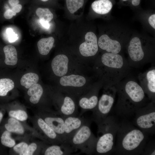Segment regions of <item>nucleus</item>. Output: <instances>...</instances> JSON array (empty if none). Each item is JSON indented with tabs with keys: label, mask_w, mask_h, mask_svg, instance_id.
I'll return each mask as SVG.
<instances>
[{
	"label": "nucleus",
	"mask_w": 155,
	"mask_h": 155,
	"mask_svg": "<svg viewBox=\"0 0 155 155\" xmlns=\"http://www.w3.org/2000/svg\"><path fill=\"white\" fill-rule=\"evenodd\" d=\"M115 111L119 115L128 116L144 106V91L136 82L130 80L119 91Z\"/></svg>",
	"instance_id": "obj_1"
},
{
	"label": "nucleus",
	"mask_w": 155,
	"mask_h": 155,
	"mask_svg": "<svg viewBox=\"0 0 155 155\" xmlns=\"http://www.w3.org/2000/svg\"><path fill=\"white\" fill-rule=\"evenodd\" d=\"M145 133L126 122L119 124L117 151L124 154L142 152L146 139Z\"/></svg>",
	"instance_id": "obj_2"
},
{
	"label": "nucleus",
	"mask_w": 155,
	"mask_h": 155,
	"mask_svg": "<svg viewBox=\"0 0 155 155\" xmlns=\"http://www.w3.org/2000/svg\"><path fill=\"white\" fill-rule=\"evenodd\" d=\"M88 68L84 67L59 78L57 91L71 95L77 100L95 84L92 83L91 77L88 75Z\"/></svg>",
	"instance_id": "obj_3"
},
{
	"label": "nucleus",
	"mask_w": 155,
	"mask_h": 155,
	"mask_svg": "<svg viewBox=\"0 0 155 155\" xmlns=\"http://www.w3.org/2000/svg\"><path fill=\"white\" fill-rule=\"evenodd\" d=\"M120 55L106 52L96 60L93 69L101 81H116L126 69V63Z\"/></svg>",
	"instance_id": "obj_4"
},
{
	"label": "nucleus",
	"mask_w": 155,
	"mask_h": 155,
	"mask_svg": "<svg viewBox=\"0 0 155 155\" xmlns=\"http://www.w3.org/2000/svg\"><path fill=\"white\" fill-rule=\"evenodd\" d=\"M97 125L98 132L102 135L97 139L93 154H108L114 149L119 124L113 117H107Z\"/></svg>",
	"instance_id": "obj_5"
},
{
	"label": "nucleus",
	"mask_w": 155,
	"mask_h": 155,
	"mask_svg": "<svg viewBox=\"0 0 155 155\" xmlns=\"http://www.w3.org/2000/svg\"><path fill=\"white\" fill-rule=\"evenodd\" d=\"M91 120L87 119L85 123L66 142L75 152L78 150L88 154H93L97 138L90 129Z\"/></svg>",
	"instance_id": "obj_6"
},
{
	"label": "nucleus",
	"mask_w": 155,
	"mask_h": 155,
	"mask_svg": "<svg viewBox=\"0 0 155 155\" xmlns=\"http://www.w3.org/2000/svg\"><path fill=\"white\" fill-rule=\"evenodd\" d=\"M85 66L78 59H72L66 55L63 54L55 56L51 63L53 73L58 78Z\"/></svg>",
	"instance_id": "obj_7"
},
{
	"label": "nucleus",
	"mask_w": 155,
	"mask_h": 155,
	"mask_svg": "<svg viewBox=\"0 0 155 155\" xmlns=\"http://www.w3.org/2000/svg\"><path fill=\"white\" fill-rule=\"evenodd\" d=\"M134 123L145 133H152L154 131L155 110L154 106L149 105L137 110L135 112Z\"/></svg>",
	"instance_id": "obj_8"
},
{
	"label": "nucleus",
	"mask_w": 155,
	"mask_h": 155,
	"mask_svg": "<svg viewBox=\"0 0 155 155\" xmlns=\"http://www.w3.org/2000/svg\"><path fill=\"white\" fill-rule=\"evenodd\" d=\"M58 113L64 118L77 116L78 106L76 100L71 95L57 91L56 97Z\"/></svg>",
	"instance_id": "obj_9"
},
{
	"label": "nucleus",
	"mask_w": 155,
	"mask_h": 155,
	"mask_svg": "<svg viewBox=\"0 0 155 155\" xmlns=\"http://www.w3.org/2000/svg\"><path fill=\"white\" fill-rule=\"evenodd\" d=\"M114 101L111 93L105 92L98 100L97 105L92 111V119L99 124L106 119L112 108Z\"/></svg>",
	"instance_id": "obj_10"
},
{
	"label": "nucleus",
	"mask_w": 155,
	"mask_h": 155,
	"mask_svg": "<svg viewBox=\"0 0 155 155\" xmlns=\"http://www.w3.org/2000/svg\"><path fill=\"white\" fill-rule=\"evenodd\" d=\"M85 41L79 46V52L83 59L82 64L88 67L90 64L88 58L95 56L98 50V40L96 34L92 32H87Z\"/></svg>",
	"instance_id": "obj_11"
},
{
	"label": "nucleus",
	"mask_w": 155,
	"mask_h": 155,
	"mask_svg": "<svg viewBox=\"0 0 155 155\" xmlns=\"http://www.w3.org/2000/svg\"><path fill=\"white\" fill-rule=\"evenodd\" d=\"M99 89V86L95 84L77 99V104L81 109L80 116L88 111H92L95 108L98 101Z\"/></svg>",
	"instance_id": "obj_12"
},
{
	"label": "nucleus",
	"mask_w": 155,
	"mask_h": 155,
	"mask_svg": "<svg viewBox=\"0 0 155 155\" xmlns=\"http://www.w3.org/2000/svg\"><path fill=\"white\" fill-rule=\"evenodd\" d=\"M87 119L80 116L64 118L65 142L66 143L85 123Z\"/></svg>",
	"instance_id": "obj_13"
},
{
	"label": "nucleus",
	"mask_w": 155,
	"mask_h": 155,
	"mask_svg": "<svg viewBox=\"0 0 155 155\" xmlns=\"http://www.w3.org/2000/svg\"><path fill=\"white\" fill-rule=\"evenodd\" d=\"M129 57L134 62L140 63L144 61L146 58V53L141 39L135 36L130 41L128 48Z\"/></svg>",
	"instance_id": "obj_14"
},
{
	"label": "nucleus",
	"mask_w": 155,
	"mask_h": 155,
	"mask_svg": "<svg viewBox=\"0 0 155 155\" xmlns=\"http://www.w3.org/2000/svg\"><path fill=\"white\" fill-rule=\"evenodd\" d=\"M98 47L106 52L117 54L121 49V45L118 40L113 39L108 35H101L98 41Z\"/></svg>",
	"instance_id": "obj_15"
},
{
	"label": "nucleus",
	"mask_w": 155,
	"mask_h": 155,
	"mask_svg": "<svg viewBox=\"0 0 155 155\" xmlns=\"http://www.w3.org/2000/svg\"><path fill=\"white\" fill-rule=\"evenodd\" d=\"M43 120L65 142L64 118L57 112L53 116L45 117Z\"/></svg>",
	"instance_id": "obj_16"
},
{
	"label": "nucleus",
	"mask_w": 155,
	"mask_h": 155,
	"mask_svg": "<svg viewBox=\"0 0 155 155\" xmlns=\"http://www.w3.org/2000/svg\"><path fill=\"white\" fill-rule=\"evenodd\" d=\"M74 152L69 145L63 142L48 147L45 150L44 154L45 155H69Z\"/></svg>",
	"instance_id": "obj_17"
},
{
	"label": "nucleus",
	"mask_w": 155,
	"mask_h": 155,
	"mask_svg": "<svg viewBox=\"0 0 155 155\" xmlns=\"http://www.w3.org/2000/svg\"><path fill=\"white\" fill-rule=\"evenodd\" d=\"M37 122L40 129L45 135L51 141L56 144H61L64 142L60 136L43 119L39 118Z\"/></svg>",
	"instance_id": "obj_18"
},
{
	"label": "nucleus",
	"mask_w": 155,
	"mask_h": 155,
	"mask_svg": "<svg viewBox=\"0 0 155 155\" xmlns=\"http://www.w3.org/2000/svg\"><path fill=\"white\" fill-rule=\"evenodd\" d=\"M113 7L109 0H98L93 2L91 5L93 10L97 13L100 14L108 13Z\"/></svg>",
	"instance_id": "obj_19"
},
{
	"label": "nucleus",
	"mask_w": 155,
	"mask_h": 155,
	"mask_svg": "<svg viewBox=\"0 0 155 155\" xmlns=\"http://www.w3.org/2000/svg\"><path fill=\"white\" fill-rule=\"evenodd\" d=\"M5 55V62L7 65H14L18 61L17 53L15 47L11 45H8L3 49Z\"/></svg>",
	"instance_id": "obj_20"
},
{
	"label": "nucleus",
	"mask_w": 155,
	"mask_h": 155,
	"mask_svg": "<svg viewBox=\"0 0 155 155\" xmlns=\"http://www.w3.org/2000/svg\"><path fill=\"white\" fill-rule=\"evenodd\" d=\"M54 42V39L52 36L40 40L37 43L40 53L42 55H48L52 48Z\"/></svg>",
	"instance_id": "obj_21"
},
{
	"label": "nucleus",
	"mask_w": 155,
	"mask_h": 155,
	"mask_svg": "<svg viewBox=\"0 0 155 155\" xmlns=\"http://www.w3.org/2000/svg\"><path fill=\"white\" fill-rule=\"evenodd\" d=\"M43 93L42 87L39 84L36 83L30 87L28 91V95L30 96V101L32 103H38Z\"/></svg>",
	"instance_id": "obj_22"
},
{
	"label": "nucleus",
	"mask_w": 155,
	"mask_h": 155,
	"mask_svg": "<svg viewBox=\"0 0 155 155\" xmlns=\"http://www.w3.org/2000/svg\"><path fill=\"white\" fill-rule=\"evenodd\" d=\"M7 130L11 132L22 134L24 132V129L20 122L17 119L11 117L5 125Z\"/></svg>",
	"instance_id": "obj_23"
},
{
	"label": "nucleus",
	"mask_w": 155,
	"mask_h": 155,
	"mask_svg": "<svg viewBox=\"0 0 155 155\" xmlns=\"http://www.w3.org/2000/svg\"><path fill=\"white\" fill-rule=\"evenodd\" d=\"M39 77L36 74L29 73L24 75L22 77L20 82L21 85L27 89H29L33 85L37 83Z\"/></svg>",
	"instance_id": "obj_24"
},
{
	"label": "nucleus",
	"mask_w": 155,
	"mask_h": 155,
	"mask_svg": "<svg viewBox=\"0 0 155 155\" xmlns=\"http://www.w3.org/2000/svg\"><path fill=\"white\" fill-rule=\"evenodd\" d=\"M147 93L151 97H154L155 93V69L148 71L146 73Z\"/></svg>",
	"instance_id": "obj_25"
},
{
	"label": "nucleus",
	"mask_w": 155,
	"mask_h": 155,
	"mask_svg": "<svg viewBox=\"0 0 155 155\" xmlns=\"http://www.w3.org/2000/svg\"><path fill=\"white\" fill-rule=\"evenodd\" d=\"M14 87L13 82L9 78L0 79V96H6L7 93L12 90Z\"/></svg>",
	"instance_id": "obj_26"
},
{
	"label": "nucleus",
	"mask_w": 155,
	"mask_h": 155,
	"mask_svg": "<svg viewBox=\"0 0 155 155\" xmlns=\"http://www.w3.org/2000/svg\"><path fill=\"white\" fill-rule=\"evenodd\" d=\"M36 13L40 20L49 22L53 18V14L48 8H38Z\"/></svg>",
	"instance_id": "obj_27"
},
{
	"label": "nucleus",
	"mask_w": 155,
	"mask_h": 155,
	"mask_svg": "<svg viewBox=\"0 0 155 155\" xmlns=\"http://www.w3.org/2000/svg\"><path fill=\"white\" fill-rule=\"evenodd\" d=\"M66 2L68 10L73 13L83 6L84 0H66Z\"/></svg>",
	"instance_id": "obj_28"
},
{
	"label": "nucleus",
	"mask_w": 155,
	"mask_h": 155,
	"mask_svg": "<svg viewBox=\"0 0 155 155\" xmlns=\"http://www.w3.org/2000/svg\"><path fill=\"white\" fill-rule=\"evenodd\" d=\"M11 132L6 130L2 133L1 137V142L3 145L11 148L15 144V140L11 137Z\"/></svg>",
	"instance_id": "obj_29"
},
{
	"label": "nucleus",
	"mask_w": 155,
	"mask_h": 155,
	"mask_svg": "<svg viewBox=\"0 0 155 155\" xmlns=\"http://www.w3.org/2000/svg\"><path fill=\"white\" fill-rule=\"evenodd\" d=\"M9 116L21 121H25L28 118V115L24 111L21 110L11 111L9 113Z\"/></svg>",
	"instance_id": "obj_30"
},
{
	"label": "nucleus",
	"mask_w": 155,
	"mask_h": 155,
	"mask_svg": "<svg viewBox=\"0 0 155 155\" xmlns=\"http://www.w3.org/2000/svg\"><path fill=\"white\" fill-rule=\"evenodd\" d=\"M28 147V144L24 142H21L13 147L15 152L20 155H25Z\"/></svg>",
	"instance_id": "obj_31"
},
{
	"label": "nucleus",
	"mask_w": 155,
	"mask_h": 155,
	"mask_svg": "<svg viewBox=\"0 0 155 155\" xmlns=\"http://www.w3.org/2000/svg\"><path fill=\"white\" fill-rule=\"evenodd\" d=\"M37 148V145L33 143L28 146L25 155H32Z\"/></svg>",
	"instance_id": "obj_32"
},
{
	"label": "nucleus",
	"mask_w": 155,
	"mask_h": 155,
	"mask_svg": "<svg viewBox=\"0 0 155 155\" xmlns=\"http://www.w3.org/2000/svg\"><path fill=\"white\" fill-rule=\"evenodd\" d=\"M16 13L13 12L11 9H8L4 13V16L6 19H9L11 18L13 16L16 15Z\"/></svg>",
	"instance_id": "obj_33"
},
{
	"label": "nucleus",
	"mask_w": 155,
	"mask_h": 155,
	"mask_svg": "<svg viewBox=\"0 0 155 155\" xmlns=\"http://www.w3.org/2000/svg\"><path fill=\"white\" fill-rule=\"evenodd\" d=\"M148 21L150 25L154 29H155V14H153L150 16Z\"/></svg>",
	"instance_id": "obj_34"
},
{
	"label": "nucleus",
	"mask_w": 155,
	"mask_h": 155,
	"mask_svg": "<svg viewBox=\"0 0 155 155\" xmlns=\"http://www.w3.org/2000/svg\"><path fill=\"white\" fill-rule=\"evenodd\" d=\"M8 35V40L11 42L15 41L18 38V35L13 32Z\"/></svg>",
	"instance_id": "obj_35"
},
{
	"label": "nucleus",
	"mask_w": 155,
	"mask_h": 155,
	"mask_svg": "<svg viewBox=\"0 0 155 155\" xmlns=\"http://www.w3.org/2000/svg\"><path fill=\"white\" fill-rule=\"evenodd\" d=\"M22 8V5L20 4H18L16 6L12 7L11 10L14 12L18 13L21 10Z\"/></svg>",
	"instance_id": "obj_36"
},
{
	"label": "nucleus",
	"mask_w": 155,
	"mask_h": 155,
	"mask_svg": "<svg viewBox=\"0 0 155 155\" xmlns=\"http://www.w3.org/2000/svg\"><path fill=\"white\" fill-rule=\"evenodd\" d=\"M40 21L41 24L46 29L49 28L50 26L49 22L41 20H40Z\"/></svg>",
	"instance_id": "obj_37"
},
{
	"label": "nucleus",
	"mask_w": 155,
	"mask_h": 155,
	"mask_svg": "<svg viewBox=\"0 0 155 155\" xmlns=\"http://www.w3.org/2000/svg\"><path fill=\"white\" fill-rule=\"evenodd\" d=\"M8 2L11 6L13 7L18 4L19 1V0H8Z\"/></svg>",
	"instance_id": "obj_38"
},
{
	"label": "nucleus",
	"mask_w": 155,
	"mask_h": 155,
	"mask_svg": "<svg viewBox=\"0 0 155 155\" xmlns=\"http://www.w3.org/2000/svg\"><path fill=\"white\" fill-rule=\"evenodd\" d=\"M140 2V0H132V4L135 6H137L138 5Z\"/></svg>",
	"instance_id": "obj_39"
},
{
	"label": "nucleus",
	"mask_w": 155,
	"mask_h": 155,
	"mask_svg": "<svg viewBox=\"0 0 155 155\" xmlns=\"http://www.w3.org/2000/svg\"><path fill=\"white\" fill-rule=\"evenodd\" d=\"M13 32V30L11 28H7L6 30L7 33L9 35Z\"/></svg>",
	"instance_id": "obj_40"
},
{
	"label": "nucleus",
	"mask_w": 155,
	"mask_h": 155,
	"mask_svg": "<svg viewBox=\"0 0 155 155\" xmlns=\"http://www.w3.org/2000/svg\"><path fill=\"white\" fill-rule=\"evenodd\" d=\"M3 116V113L0 112V123H1Z\"/></svg>",
	"instance_id": "obj_41"
},
{
	"label": "nucleus",
	"mask_w": 155,
	"mask_h": 155,
	"mask_svg": "<svg viewBox=\"0 0 155 155\" xmlns=\"http://www.w3.org/2000/svg\"><path fill=\"white\" fill-rule=\"evenodd\" d=\"M41 0L43 1H48V0Z\"/></svg>",
	"instance_id": "obj_42"
},
{
	"label": "nucleus",
	"mask_w": 155,
	"mask_h": 155,
	"mask_svg": "<svg viewBox=\"0 0 155 155\" xmlns=\"http://www.w3.org/2000/svg\"><path fill=\"white\" fill-rule=\"evenodd\" d=\"M123 1H127V0H122Z\"/></svg>",
	"instance_id": "obj_43"
}]
</instances>
